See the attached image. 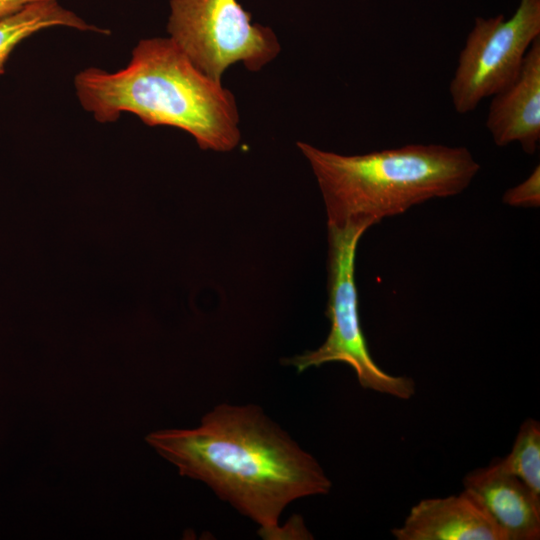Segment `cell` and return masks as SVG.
<instances>
[{"mask_svg":"<svg viewBox=\"0 0 540 540\" xmlns=\"http://www.w3.org/2000/svg\"><path fill=\"white\" fill-rule=\"evenodd\" d=\"M502 470L520 479L540 497V424L529 418L520 426L511 452L498 460Z\"/></svg>","mask_w":540,"mask_h":540,"instance_id":"11","label":"cell"},{"mask_svg":"<svg viewBox=\"0 0 540 540\" xmlns=\"http://www.w3.org/2000/svg\"><path fill=\"white\" fill-rule=\"evenodd\" d=\"M369 228L355 223L328 226L326 315L330 331L317 349L288 358L285 364L301 373L325 363L343 362L354 369L363 388L407 400L415 394V382L406 376L388 374L376 364L360 323L355 257L358 242Z\"/></svg>","mask_w":540,"mask_h":540,"instance_id":"4","label":"cell"},{"mask_svg":"<svg viewBox=\"0 0 540 540\" xmlns=\"http://www.w3.org/2000/svg\"><path fill=\"white\" fill-rule=\"evenodd\" d=\"M485 124L496 145L517 142L525 153H535L540 141V37L515 80L493 95Z\"/></svg>","mask_w":540,"mask_h":540,"instance_id":"8","label":"cell"},{"mask_svg":"<svg viewBox=\"0 0 540 540\" xmlns=\"http://www.w3.org/2000/svg\"><path fill=\"white\" fill-rule=\"evenodd\" d=\"M146 441L258 524L262 538H311L301 520L280 527V516L299 498L327 494L331 481L259 407L221 404L196 428L152 432Z\"/></svg>","mask_w":540,"mask_h":540,"instance_id":"1","label":"cell"},{"mask_svg":"<svg viewBox=\"0 0 540 540\" xmlns=\"http://www.w3.org/2000/svg\"><path fill=\"white\" fill-rule=\"evenodd\" d=\"M398 540H506L484 510L464 491L417 503L400 527Z\"/></svg>","mask_w":540,"mask_h":540,"instance_id":"9","label":"cell"},{"mask_svg":"<svg viewBox=\"0 0 540 540\" xmlns=\"http://www.w3.org/2000/svg\"><path fill=\"white\" fill-rule=\"evenodd\" d=\"M463 485V491L484 510L506 540L540 538V497L502 470L498 460L468 473Z\"/></svg>","mask_w":540,"mask_h":540,"instance_id":"7","label":"cell"},{"mask_svg":"<svg viewBox=\"0 0 540 540\" xmlns=\"http://www.w3.org/2000/svg\"><path fill=\"white\" fill-rule=\"evenodd\" d=\"M538 37L540 0H520L508 19L502 14L477 17L449 85L455 111L469 113L511 84Z\"/></svg>","mask_w":540,"mask_h":540,"instance_id":"6","label":"cell"},{"mask_svg":"<svg viewBox=\"0 0 540 540\" xmlns=\"http://www.w3.org/2000/svg\"><path fill=\"white\" fill-rule=\"evenodd\" d=\"M297 146L317 179L328 226L371 227L428 200L455 196L480 169L462 146L409 144L361 155Z\"/></svg>","mask_w":540,"mask_h":540,"instance_id":"3","label":"cell"},{"mask_svg":"<svg viewBox=\"0 0 540 540\" xmlns=\"http://www.w3.org/2000/svg\"><path fill=\"white\" fill-rule=\"evenodd\" d=\"M56 26L109 33L107 29L87 23L74 12L61 6L57 0L32 3L0 20V74L4 73L5 62L17 44L35 32Z\"/></svg>","mask_w":540,"mask_h":540,"instance_id":"10","label":"cell"},{"mask_svg":"<svg viewBox=\"0 0 540 540\" xmlns=\"http://www.w3.org/2000/svg\"><path fill=\"white\" fill-rule=\"evenodd\" d=\"M167 31L199 70L220 82L230 65L258 71L280 51L274 32L252 23L238 0H170Z\"/></svg>","mask_w":540,"mask_h":540,"instance_id":"5","label":"cell"},{"mask_svg":"<svg viewBox=\"0 0 540 540\" xmlns=\"http://www.w3.org/2000/svg\"><path fill=\"white\" fill-rule=\"evenodd\" d=\"M74 85L81 105L98 122L130 112L146 125L186 131L204 150L230 151L240 141L232 93L199 70L170 37L143 39L124 69L87 68Z\"/></svg>","mask_w":540,"mask_h":540,"instance_id":"2","label":"cell"},{"mask_svg":"<svg viewBox=\"0 0 540 540\" xmlns=\"http://www.w3.org/2000/svg\"><path fill=\"white\" fill-rule=\"evenodd\" d=\"M503 202L513 207H539L540 166L537 165L523 182L508 189L503 195Z\"/></svg>","mask_w":540,"mask_h":540,"instance_id":"12","label":"cell"},{"mask_svg":"<svg viewBox=\"0 0 540 540\" xmlns=\"http://www.w3.org/2000/svg\"><path fill=\"white\" fill-rule=\"evenodd\" d=\"M45 0H0V20L13 15L24 7Z\"/></svg>","mask_w":540,"mask_h":540,"instance_id":"13","label":"cell"}]
</instances>
